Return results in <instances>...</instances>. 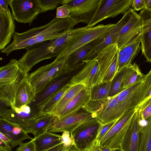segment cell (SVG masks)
<instances>
[{
	"label": "cell",
	"instance_id": "obj_1",
	"mask_svg": "<svg viewBox=\"0 0 151 151\" xmlns=\"http://www.w3.org/2000/svg\"><path fill=\"white\" fill-rule=\"evenodd\" d=\"M74 22L67 17L54 18L47 23L29 29L24 32H15L12 42L1 51L8 55L13 51L26 49L36 44L55 39L65 34L68 30L73 29Z\"/></svg>",
	"mask_w": 151,
	"mask_h": 151
},
{
	"label": "cell",
	"instance_id": "obj_4",
	"mask_svg": "<svg viewBox=\"0 0 151 151\" xmlns=\"http://www.w3.org/2000/svg\"><path fill=\"white\" fill-rule=\"evenodd\" d=\"M102 124L95 118L79 126L70 134L74 145L79 151H90L95 146Z\"/></svg>",
	"mask_w": 151,
	"mask_h": 151
},
{
	"label": "cell",
	"instance_id": "obj_44",
	"mask_svg": "<svg viewBox=\"0 0 151 151\" xmlns=\"http://www.w3.org/2000/svg\"><path fill=\"white\" fill-rule=\"evenodd\" d=\"M72 146L67 145L63 142L54 147L45 151H68Z\"/></svg>",
	"mask_w": 151,
	"mask_h": 151
},
{
	"label": "cell",
	"instance_id": "obj_24",
	"mask_svg": "<svg viewBox=\"0 0 151 151\" xmlns=\"http://www.w3.org/2000/svg\"><path fill=\"white\" fill-rule=\"evenodd\" d=\"M141 34L133 41L119 50L117 72L122 68L131 64L138 54L141 49Z\"/></svg>",
	"mask_w": 151,
	"mask_h": 151
},
{
	"label": "cell",
	"instance_id": "obj_27",
	"mask_svg": "<svg viewBox=\"0 0 151 151\" xmlns=\"http://www.w3.org/2000/svg\"><path fill=\"white\" fill-rule=\"evenodd\" d=\"M33 140L36 151H45L63 142L61 135L47 131Z\"/></svg>",
	"mask_w": 151,
	"mask_h": 151
},
{
	"label": "cell",
	"instance_id": "obj_48",
	"mask_svg": "<svg viewBox=\"0 0 151 151\" xmlns=\"http://www.w3.org/2000/svg\"><path fill=\"white\" fill-rule=\"evenodd\" d=\"M0 139L9 143H10L11 142V140L9 138L1 132H0Z\"/></svg>",
	"mask_w": 151,
	"mask_h": 151
},
{
	"label": "cell",
	"instance_id": "obj_19",
	"mask_svg": "<svg viewBox=\"0 0 151 151\" xmlns=\"http://www.w3.org/2000/svg\"><path fill=\"white\" fill-rule=\"evenodd\" d=\"M142 27L140 37V48L146 61L151 62V12L143 9L139 14Z\"/></svg>",
	"mask_w": 151,
	"mask_h": 151
},
{
	"label": "cell",
	"instance_id": "obj_12",
	"mask_svg": "<svg viewBox=\"0 0 151 151\" xmlns=\"http://www.w3.org/2000/svg\"><path fill=\"white\" fill-rule=\"evenodd\" d=\"M81 109L60 117L56 116L53 124L47 131L52 133L67 132L70 134L79 126L96 118L93 114Z\"/></svg>",
	"mask_w": 151,
	"mask_h": 151
},
{
	"label": "cell",
	"instance_id": "obj_49",
	"mask_svg": "<svg viewBox=\"0 0 151 151\" xmlns=\"http://www.w3.org/2000/svg\"><path fill=\"white\" fill-rule=\"evenodd\" d=\"M145 9L151 12V0H145Z\"/></svg>",
	"mask_w": 151,
	"mask_h": 151
},
{
	"label": "cell",
	"instance_id": "obj_20",
	"mask_svg": "<svg viewBox=\"0 0 151 151\" xmlns=\"http://www.w3.org/2000/svg\"><path fill=\"white\" fill-rule=\"evenodd\" d=\"M15 23L9 9L0 7V50L10 42L15 32Z\"/></svg>",
	"mask_w": 151,
	"mask_h": 151
},
{
	"label": "cell",
	"instance_id": "obj_8",
	"mask_svg": "<svg viewBox=\"0 0 151 151\" xmlns=\"http://www.w3.org/2000/svg\"><path fill=\"white\" fill-rule=\"evenodd\" d=\"M42 115L38 111L32 110L29 105L24 106L19 108L0 106V117L19 125L27 133Z\"/></svg>",
	"mask_w": 151,
	"mask_h": 151
},
{
	"label": "cell",
	"instance_id": "obj_39",
	"mask_svg": "<svg viewBox=\"0 0 151 151\" xmlns=\"http://www.w3.org/2000/svg\"><path fill=\"white\" fill-rule=\"evenodd\" d=\"M117 120L102 125V128L97 137L96 144H98L100 142L103 137L114 125Z\"/></svg>",
	"mask_w": 151,
	"mask_h": 151
},
{
	"label": "cell",
	"instance_id": "obj_37",
	"mask_svg": "<svg viewBox=\"0 0 151 151\" xmlns=\"http://www.w3.org/2000/svg\"><path fill=\"white\" fill-rule=\"evenodd\" d=\"M63 0H38L40 9V13L53 10L57 8L58 6L61 4Z\"/></svg>",
	"mask_w": 151,
	"mask_h": 151
},
{
	"label": "cell",
	"instance_id": "obj_21",
	"mask_svg": "<svg viewBox=\"0 0 151 151\" xmlns=\"http://www.w3.org/2000/svg\"><path fill=\"white\" fill-rule=\"evenodd\" d=\"M0 132L7 136L11 140L12 147L20 145L26 139L33 140L26 132L19 125L0 117Z\"/></svg>",
	"mask_w": 151,
	"mask_h": 151
},
{
	"label": "cell",
	"instance_id": "obj_53",
	"mask_svg": "<svg viewBox=\"0 0 151 151\" xmlns=\"http://www.w3.org/2000/svg\"><path fill=\"white\" fill-rule=\"evenodd\" d=\"M93 150V149H92ZM92 150H91L90 151H92Z\"/></svg>",
	"mask_w": 151,
	"mask_h": 151
},
{
	"label": "cell",
	"instance_id": "obj_47",
	"mask_svg": "<svg viewBox=\"0 0 151 151\" xmlns=\"http://www.w3.org/2000/svg\"><path fill=\"white\" fill-rule=\"evenodd\" d=\"M9 4V0H0V7L5 10L9 9L8 5Z\"/></svg>",
	"mask_w": 151,
	"mask_h": 151
},
{
	"label": "cell",
	"instance_id": "obj_10",
	"mask_svg": "<svg viewBox=\"0 0 151 151\" xmlns=\"http://www.w3.org/2000/svg\"><path fill=\"white\" fill-rule=\"evenodd\" d=\"M101 0H63L61 4L70 10L68 17L75 25L82 22L88 24L97 9Z\"/></svg>",
	"mask_w": 151,
	"mask_h": 151
},
{
	"label": "cell",
	"instance_id": "obj_11",
	"mask_svg": "<svg viewBox=\"0 0 151 151\" xmlns=\"http://www.w3.org/2000/svg\"><path fill=\"white\" fill-rule=\"evenodd\" d=\"M133 0H101L92 19L86 27L91 28L106 19L124 14L132 5Z\"/></svg>",
	"mask_w": 151,
	"mask_h": 151
},
{
	"label": "cell",
	"instance_id": "obj_52",
	"mask_svg": "<svg viewBox=\"0 0 151 151\" xmlns=\"http://www.w3.org/2000/svg\"><path fill=\"white\" fill-rule=\"evenodd\" d=\"M111 151H122L120 147L112 150Z\"/></svg>",
	"mask_w": 151,
	"mask_h": 151
},
{
	"label": "cell",
	"instance_id": "obj_45",
	"mask_svg": "<svg viewBox=\"0 0 151 151\" xmlns=\"http://www.w3.org/2000/svg\"><path fill=\"white\" fill-rule=\"evenodd\" d=\"M12 147L9 143L0 139V151H11Z\"/></svg>",
	"mask_w": 151,
	"mask_h": 151
},
{
	"label": "cell",
	"instance_id": "obj_46",
	"mask_svg": "<svg viewBox=\"0 0 151 151\" xmlns=\"http://www.w3.org/2000/svg\"><path fill=\"white\" fill-rule=\"evenodd\" d=\"M112 150L108 146H101L98 145H95L92 151H111Z\"/></svg>",
	"mask_w": 151,
	"mask_h": 151
},
{
	"label": "cell",
	"instance_id": "obj_30",
	"mask_svg": "<svg viewBox=\"0 0 151 151\" xmlns=\"http://www.w3.org/2000/svg\"><path fill=\"white\" fill-rule=\"evenodd\" d=\"M56 116L51 114H42L38 118L30 128L27 133L33 134L35 138L47 131L53 124Z\"/></svg>",
	"mask_w": 151,
	"mask_h": 151
},
{
	"label": "cell",
	"instance_id": "obj_35",
	"mask_svg": "<svg viewBox=\"0 0 151 151\" xmlns=\"http://www.w3.org/2000/svg\"><path fill=\"white\" fill-rule=\"evenodd\" d=\"M127 66L122 68L118 71L111 81L109 97L115 96L122 92V80Z\"/></svg>",
	"mask_w": 151,
	"mask_h": 151
},
{
	"label": "cell",
	"instance_id": "obj_23",
	"mask_svg": "<svg viewBox=\"0 0 151 151\" xmlns=\"http://www.w3.org/2000/svg\"><path fill=\"white\" fill-rule=\"evenodd\" d=\"M93 41L79 48L68 56L65 62L64 71L72 72L81 69L85 65L86 63L82 60L90 51L93 45Z\"/></svg>",
	"mask_w": 151,
	"mask_h": 151
},
{
	"label": "cell",
	"instance_id": "obj_25",
	"mask_svg": "<svg viewBox=\"0 0 151 151\" xmlns=\"http://www.w3.org/2000/svg\"><path fill=\"white\" fill-rule=\"evenodd\" d=\"M90 99V91L84 88L70 100L56 114L60 117L85 106Z\"/></svg>",
	"mask_w": 151,
	"mask_h": 151
},
{
	"label": "cell",
	"instance_id": "obj_14",
	"mask_svg": "<svg viewBox=\"0 0 151 151\" xmlns=\"http://www.w3.org/2000/svg\"><path fill=\"white\" fill-rule=\"evenodd\" d=\"M71 72L64 71L50 82L37 94L29 105L31 109L38 111V109L52 96L67 84L72 77Z\"/></svg>",
	"mask_w": 151,
	"mask_h": 151
},
{
	"label": "cell",
	"instance_id": "obj_33",
	"mask_svg": "<svg viewBox=\"0 0 151 151\" xmlns=\"http://www.w3.org/2000/svg\"><path fill=\"white\" fill-rule=\"evenodd\" d=\"M84 88H85L83 85L80 84L71 86L69 90L55 106L49 114L55 116L57 113L70 100Z\"/></svg>",
	"mask_w": 151,
	"mask_h": 151
},
{
	"label": "cell",
	"instance_id": "obj_9",
	"mask_svg": "<svg viewBox=\"0 0 151 151\" xmlns=\"http://www.w3.org/2000/svg\"><path fill=\"white\" fill-rule=\"evenodd\" d=\"M137 108L126 111L97 144L106 146L112 149L120 147L128 130L132 118Z\"/></svg>",
	"mask_w": 151,
	"mask_h": 151
},
{
	"label": "cell",
	"instance_id": "obj_6",
	"mask_svg": "<svg viewBox=\"0 0 151 151\" xmlns=\"http://www.w3.org/2000/svg\"><path fill=\"white\" fill-rule=\"evenodd\" d=\"M114 24H100L91 28L86 27L70 39L62 48L58 54L67 59L70 54L79 48L104 35Z\"/></svg>",
	"mask_w": 151,
	"mask_h": 151
},
{
	"label": "cell",
	"instance_id": "obj_38",
	"mask_svg": "<svg viewBox=\"0 0 151 151\" xmlns=\"http://www.w3.org/2000/svg\"><path fill=\"white\" fill-rule=\"evenodd\" d=\"M142 120H146L151 116V97L141 104L137 108Z\"/></svg>",
	"mask_w": 151,
	"mask_h": 151
},
{
	"label": "cell",
	"instance_id": "obj_2",
	"mask_svg": "<svg viewBox=\"0 0 151 151\" xmlns=\"http://www.w3.org/2000/svg\"><path fill=\"white\" fill-rule=\"evenodd\" d=\"M85 28L69 29L60 37L26 48L27 51L18 60L19 63L29 72L39 62L56 57L63 46L73 37Z\"/></svg>",
	"mask_w": 151,
	"mask_h": 151
},
{
	"label": "cell",
	"instance_id": "obj_41",
	"mask_svg": "<svg viewBox=\"0 0 151 151\" xmlns=\"http://www.w3.org/2000/svg\"><path fill=\"white\" fill-rule=\"evenodd\" d=\"M16 151H36L33 139L27 142L22 143Z\"/></svg>",
	"mask_w": 151,
	"mask_h": 151
},
{
	"label": "cell",
	"instance_id": "obj_50",
	"mask_svg": "<svg viewBox=\"0 0 151 151\" xmlns=\"http://www.w3.org/2000/svg\"><path fill=\"white\" fill-rule=\"evenodd\" d=\"M150 97H151V89L149 91V92L147 93V95L146 96L144 99V100L141 104L144 102L145 101H146L148 99H149Z\"/></svg>",
	"mask_w": 151,
	"mask_h": 151
},
{
	"label": "cell",
	"instance_id": "obj_5",
	"mask_svg": "<svg viewBox=\"0 0 151 151\" xmlns=\"http://www.w3.org/2000/svg\"><path fill=\"white\" fill-rule=\"evenodd\" d=\"M121 28L116 34L115 43L119 50L134 40L141 34L142 27L141 18L132 8L124 14Z\"/></svg>",
	"mask_w": 151,
	"mask_h": 151
},
{
	"label": "cell",
	"instance_id": "obj_36",
	"mask_svg": "<svg viewBox=\"0 0 151 151\" xmlns=\"http://www.w3.org/2000/svg\"><path fill=\"white\" fill-rule=\"evenodd\" d=\"M107 98L98 100L90 99L82 108L85 111L93 114L96 116L101 109L104 104L108 100Z\"/></svg>",
	"mask_w": 151,
	"mask_h": 151
},
{
	"label": "cell",
	"instance_id": "obj_42",
	"mask_svg": "<svg viewBox=\"0 0 151 151\" xmlns=\"http://www.w3.org/2000/svg\"><path fill=\"white\" fill-rule=\"evenodd\" d=\"M62 142L67 145L72 146L74 145L73 140L70 134L67 132H64L61 135Z\"/></svg>",
	"mask_w": 151,
	"mask_h": 151
},
{
	"label": "cell",
	"instance_id": "obj_7",
	"mask_svg": "<svg viewBox=\"0 0 151 151\" xmlns=\"http://www.w3.org/2000/svg\"><path fill=\"white\" fill-rule=\"evenodd\" d=\"M119 51L117 43L111 44L99 51L92 60H96L99 64L100 83L111 82L116 74Z\"/></svg>",
	"mask_w": 151,
	"mask_h": 151
},
{
	"label": "cell",
	"instance_id": "obj_15",
	"mask_svg": "<svg viewBox=\"0 0 151 151\" xmlns=\"http://www.w3.org/2000/svg\"><path fill=\"white\" fill-rule=\"evenodd\" d=\"M100 76L99 64L92 60L86 63L79 72L72 77L69 84L70 86L83 85L90 91L94 86L100 83Z\"/></svg>",
	"mask_w": 151,
	"mask_h": 151
},
{
	"label": "cell",
	"instance_id": "obj_13",
	"mask_svg": "<svg viewBox=\"0 0 151 151\" xmlns=\"http://www.w3.org/2000/svg\"><path fill=\"white\" fill-rule=\"evenodd\" d=\"M14 19L30 26L40 13L38 0H9Z\"/></svg>",
	"mask_w": 151,
	"mask_h": 151
},
{
	"label": "cell",
	"instance_id": "obj_32",
	"mask_svg": "<svg viewBox=\"0 0 151 151\" xmlns=\"http://www.w3.org/2000/svg\"><path fill=\"white\" fill-rule=\"evenodd\" d=\"M71 86L68 83L52 96L39 108L38 111L39 113L42 114L50 113L55 106L62 98Z\"/></svg>",
	"mask_w": 151,
	"mask_h": 151
},
{
	"label": "cell",
	"instance_id": "obj_43",
	"mask_svg": "<svg viewBox=\"0 0 151 151\" xmlns=\"http://www.w3.org/2000/svg\"><path fill=\"white\" fill-rule=\"evenodd\" d=\"M145 5V0H133L132 4L133 9L135 11L144 9Z\"/></svg>",
	"mask_w": 151,
	"mask_h": 151
},
{
	"label": "cell",
	"instance_id": "obj_3",
	"mask_svg": "<svg viewBox=\"0 0 151 151\" xmlns=\"http://www.w3.org/2000/svg\"><path fill=\"white\" fill-rule=\"evenodd\" d=\"M66 60L58 54L52 62L40 67L29 74L28 80L35 94L63 71Z\"/></svg>",
	"mask_w": 151,
	"mask_h": 151
},
{
	"label": "cell",
	"instance_id": "obj_16",
	"mask_svg": "<svg viewBox=\"0 0 151 151\" xmlns=\"http://www.w3.org/2000/svg\"><path fill=\"white\" fill-rule=\"evenodd\" d=\"M29 74L28 72L21 65L18 74L14 81L6 84L0 85L1 103L7 107H14L18 91Z\"/></svg>",
	"mask_w": 151,
	"mask_h": 151
},
{
	"label": "cell",
	"instance_id": "obj_29",
	"mask_svg": "<svg viewBox=\"0 0 151 151\" xmlns=\"http://www.w3.org/2000/svg\"><path fill=\"white\" fill-rule=\"evenodd\" d=\"M21 64L18 60L11 59L6 65L0 68V85L7 84L14 81L18 73Z\"/></svg>",
	"mask_w": 151,
	"mask_h": 151
},
{
	"label": "cell",
	"instance_id": "obj_22",
	"mask_svg": "<svg viewBox=\"0 0 151 151\" xmlns=\"http://www.w3.org/2000/svg\"><path fill=\"white\" fill-rule=\"evenodd\" d=\"M116 96L109 97L96 116L97 120L102 125L118 120L124 114L116 98Z\"/></svg>",
	"mask_w": 151,
	"mask_h": 151
},
{
	"label": "cell",
	"instance_id": "obj_31",
	"mask_svg": "<svg viewBox=\"0 0 151 151\" xmlns=\"http://www.w3.org/2000/svg\"><path fill=\"white\" fill-rule=\"evenodd\" d=\"M146 120L139 131L137 151H151V116Z\"/></svg>",
	"mask_w": 151,
	"mask_h": 151
},
{
	"label": "cell",
	"instance_id": "obj_40",
	"mask_svg": "<svg viewBox=\"0 0 151 151\" xmlns=\"http://www.w3.org/2000/svg\"><path fill=\"white\" fill-rule=\"evenodd\" d=\"M69 13L68 8L66 6L63 5L57 8L56 17L58 19L65 18L68 17Z\"/></svg>",
	"mask_w": 151,
	"mask_h": 151
},
{
	"label": "cell",
	"instance_id": "obj_34",
	"mask_svg": "<svg viewBox=\"0 0 151 151\" xmlns=\"http://www.w3.org/2000/svg\"><path fill=\"white\" fill-rule=\"evenodd\" d=\"M111 83L102 82L93 87L90 91V99L98 100L109 97Z\"/></svg>",
	"mask_w": 151,
	"mask_h": 151
},
{
	"label": "cell",
	"instance_id": "obj_18",
	"mask_svg": "<svg viewBox=\"0 0 151 151\" xmlns=\"http://www.w3.org/2000/svg\"><path fill=\"white\" fill-rule=\"evenodd\" d=\"M142 121L137 108L120 144V147L122 151H137L138 133L142 126Z\"/></svg>",
	"mask_w": 151,
	"mask_h": 151
},
{
	"label": "cell",
	"instance_id": "obj_28",
	"mask_svg": "<svg viewBox=\"0 0 151 151\" xmlns=\"http://www.w3.org/2000/svg\"><path fill=\"white\" fill-rule=\"evenodd\" d=\"M145 76L135 63L127 66L123 78L122 91L142 81Z\"/></svg>",
	"mask_w": 151,
	"mask_h": 151
},
{
	"label": "cell",
	"instance_id": "obj_26",
	"mask_svg": "<svg viewBox=\"0 0 151 151\" xmlns=\"http://www.w3.org/2000/svg\"><path fill=\"white\" fill-rule=\"evenodd\" d=\"M28 75L23 81L18 91L14 104L15 107L19 108L24 106L29 105L35 96L34 88L28 79Z\"/></svg>",
	"mask_w": 151,
	"mask_h": 151
},
{
	"label": "cell",
	"instance_id": "obj_51",
	"mask_svg": "<svg viewBox=\"0 0 151 151\" xmlns=\"http://www.w3.org/2000/svg\"><path fill=\"white\" fill-rule=\"evenodd\" d=\"M68 151H79L75 147L74 145Z\"/></svg>",
	"mask_w": 151,
	"mask_h": 151
},
{
	"label": "cell",
	"instance_id": "obj_17",
	"mask_svg": "<svg viewBox=\"0 0 151 151\" xmlns=\"http://www.w3.org/2000/svg\"><path fill=\"white\" fill-rule=\"evenodd\" d=\"M122 19L104 35L93 41V45L90 51L82 60L85 63L92 60L97 54L108 45L115 43L116 34L120 29Z\"/></svg>",
	"mask_w": 151,
	"mask_h": 151
}]
</instances>
